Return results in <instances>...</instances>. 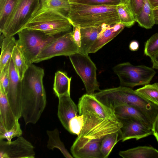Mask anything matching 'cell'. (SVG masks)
Masks as SVG:
<instances>
[{
	"mask_svg": "<svg viewBox=\"0 0 158 158\" xmlns=\"http://www.w3.org/2000/svg\"><path fill=\"white\" fill-rule=\"evenodd\" d=\"M77 106L79 114L83 117V125L71 148V153L91 141L120 131L122 124L114 110L102 104L94 95H83L79 98Z\"/></svg>",
	"mask_w": 158,
	"mask_h": 158,
	"instance_id": "cell-1",
	"label": "cell"
},
{
	"mask_svg": "<svg viewBox=\"0 0 158 158\" xmlns=\"http://www.w3.org/2000/svg\"><path fill=\"white\" fill-rule=\"evenodd\" d=\"M44 69L33 64L29 65L22 80V117L26 125L35 124L46 104L43 83Z\"/></svg>",
	"mask_w": 158,
	"mask_h": 158,
	"instance_id": "cell-2",
	"label": "cell"
},
{
	"mask_svg": "<svg viewBox=\"0 0 158 158\" xmlns=\"http://www.w3.org/2000/svg\"><path fill=\"white\" fill-rule=\"evenodd\" d=\"M70 2L67 17L72 26L80 28L120 23L117 6H96Z\"/></svg>",
	"mask_w": 158,
	"mask_h": 158,
	"instance_id": "cell-3",
	"label": "cell"
},
{
	"mask_svg": "<svg viewBox=\"0 0 158 158\" xmlns=\"http://www.w3.org/2000/svg\"><path fill=\"white\" fill-rule=\"evenodd\" d=\"M72 26L67 17L48 10L34 15L23 29L37 30L47 35H54L70 31Z\"/></svg>",
	"mask_w": 158,
	"mask_h": 158,
	"instance_id": "cell-4",
	"label": "cell"
},
{
	"mask_svg": "<svg viewBox=\"0 0 158 158\" xmlns=\"http://www.w3.org/2000/svg\"><path fill=\"white\" fill-rule=\"evenodd\" d=\"M110 99L115 107L124 104L135 107L145 115L152 124L158 113V106L130 87L120 86L115 88L111 93Z\"/></svg>",
	"mask_w": 158,
	"mask_h": 158,
	"instance_id": "cell-5",
	"label": "cell"
},
{
	"mask_svg": "<svg viewBox=\"0 0 158 158\" xmlns=\"http://www.w3.org/2000/svg\"><path fill=\"white\" fill-rule=\"evenodd\" d=\"M40 5V0H19L1 34L8 37L18 33L24 28Z\"/></svg>",
	"mask_w": 158,
	"mask_h": 158,
	"instance_id": "cell-6",
	"label": "cell"
},
{
	"mask_svg": "<svg viewBox=\"0 0 158 158\" xmlns=\"http://www.w3.org/2000/svg\"><path fill=\"white\" fill-rule=\"evenodd\" d=\"M64 33L50 35L40 30L24 28L18 33L19 39L17 40V45L29 65L33 63L34 60L45 45Z\"/></svg>",
	"mask_w": 158,
	"mask_h": 158,
	"instance_id": "cell-7",
	"label": "cell"
},
{
	"mask_svg": "<svg viewBox=\"0 0 158 158\" xmlns=\"http://www.w3.org/2000/svg\"><path fill=\"white\" fill-rule=\"evenodd\" d=\"M154 69L143 65H134L126 62L115 65L113 70L118 77L121 86L132 88L149 84L156 74Z\"/></svg>",
	"mask_w": 158,
	"mask_h": 158,
	"instance_id": "cell-8",
	"label": "cell"
},
{
	"mask_svg": "<svg viewBox=\"0 0 158 158\" xmlns=\"http://www.w3.org/2000/svg\"><path fill=\"white\" fill-rule=\"evenodd\" d=\"M69 56L75 71L84 84L87 94L93 95L95 91H100L97 79V68L88 54L78 52Z\"/></svg>",
	"mask_w": 158,
	"mask_h": 158,
	"instance_id": "cell-9",
	"label": "cell"
},
{
	"mask_svg": "<svg viewBox=\"0 0 158 158\" xmlns=\"http://www.w3.org/2000/svg\"><path fill=\"white\" fill-rule=\"evenodd\" d=\"M79 52L72 32H66L52 40L41 50L34 60L38 63L60 56H69Z\"/></svg>",
	"mask_w": 158,
	"mask_h": 158,
	"instance_id": "cell-10",
	"label": "cell"
},
{
	"mask_svg": "<svg viewBox=\"0 0 158 158\" xmlns=\"http://www.w3.org/2000/svg\"><path fill=\"white\" fill-rule=\"evenodd\" d=\"M34 148L22 136L13 141L0 140V158H34Z\"/></svg>",
	"mask_w": 158,
	"mask_h": 158,
	"instance_id": "cell-11",
	"label": "cell"
},
{
	"mask_svg": "<svg viewBox=\"0 0 158 158\" xmlns=\"http://www.w3.org/2000/svg\"><path fill=\"white\" fill-rule=\"evenodd\" d=\"M9 70L10 79L6 96L14 114L19 119L22 117V82L15 69L12 58Z\"/></svg>",
	"mask_w": 158,
	"mask_h": 158,
	"instance_id": "cell-12",
	"label": "cell"
},
{
	"mask_svg": "<svg viewBox=\"0 0 158 158\" xmlns=\"http://www.w3.org/2000/svg\"><path fill=\"white\" fill-rule=\"evenodd\" d=\"M118 119L122 124L120 130L122 142L131 139L137 140L153 134L152 128L139 120L133 118Z\"/></svg>",
	"mask_w": 158,
	"mask_h": 158,
	"instance_id": "cell-13",
	"label": "cell"
},
{
	"mask_svg": "<svg viewBox=\"0 0 158 158\" xmlns=\"http://www.w3.org/2000/svg\"><path fill=\"white\" fill-rule=\"evenodd\" d=\"M58 98L57 115L63 127L69 131V121L78 115V106L71 98L70 94H64Z\"/></svg>",
	"mask_w": 158,
	"mask_h": 158,
	"instance_id": "cell-14",
	"label": "cell"
},
{
	"mask_svg": "<svg viewBox=\"0 0 158 158\" xmlns=\"http://www.w3.org/2000/svg\"><path fill=\"white\" fill-rule=\"evenodd\" d=\"M125 26L119 23L112 25L103 24L98 36L91 47L89 53H94L111 40L119 33Z\"/></svg>",
	"mask_w": 158,
	"mask_h": 158,
	"instance_id": "cell-15",
	"label": "cell"
},
{
	"mask_svg": "<svg viewBox=\"0 0 158 158\" xmlns=\"http://www.w3.org/2000/svg\"><path fill=\"white\" fill-rule=\"evenodd\" d=\"M18 120L10 105L6 94L0 87V123L8 130L14 126Z\"/></svg>",
	"mask_w": 158,
	"mask_h": 158,
	"instance_id": "cell-16",
	"label": "cell"
},
{
	"mask_svg": "<svg viewBox=\"0 0 158 158\" xmlns=\"http://www.w3.org/2000/svg\"><path fill=\"white\" fill-rule=\"evenodd\" d=\"M101 28V26L80 28L81 45L79 48V52L88 54L91 48L98 36Z\"/></svg>",
	"mask_w": 158,
	"mask_h": 158,
	"instance_id": "cell-17",
	"label": "cell"
},
{
	"mask_svg": "<svg viewBox=\"0 0 158 158\" xmlns=\"http://www.w3.org/2000/svg\"><path fill=\"white\" fill-rule=\"evenodd\" d=\"M115 114L118 118H133L139 120L152 128V124L145 115L135 107L124 104L116 107Z\"/></svg>",
	"mask_w": 158,
	"mask_h": 158,
	"instance_id": "cell-18",
	"label": "cell"
},
{
	"mask_svg": "<svg viewBox=\"0 0 158 158\" xmlns=\"http://www.w3.org/2000/svg\"><path fill=\"white\" fill-rule=\"evenodd\" d=\"M103 139L90 141L82 148L72 153V155L76 158H103L101 151Z\"/></svg>",
	"mask_w": 158,
	"mask_h": 158,
	"instance_id": "cell-19",
	"label": "cell"
},
{
	"mask_svg": "<svg viewBox=\"0 0 158 158\" xmlns=\"http://www.w3.org/2000/svg\"><path fill=\"white\" fill-rule=\"evenodd\" d=\"M119 155L123 158H158V150L147 146H139L120 151Z\"/></svg>",
	"mask_w": 158,
	"mask_h": 158,
	"instance_id": "cell-20",
	"label": "cell"
},
{
	"mask_svg": "<svg viewBox=\"0 0 158 158\" xmlns=\"http://www.w3.org/2000/svg\"><path fill=\"white\" fill-rule=\"evenodd\" d=\"M40 7L34 15L46 10L57 11L67 17L70 7L69 0H40Z\"/></svg>",
	"mask_w": 158,
	"mask_h": 158,
	"instance_id": "cell-21",
	"label": "cell"
},
{
	"mask_svg": "<svg viewBox=\"0 0 158 158\" xmlns=\"http://www.w3.org/2000/svg\"><path fill=\"white\" fill-rule=\"evenodd\" d=\"M71 80V77H69L64 72L59 71L56 73L53 89L56 96L70 94Z\"/></svg>",
	"mask_w": 158,
	"mask_h": 158,
	"instance_id": "cell-22",
	"label": "cell"
},
{
	"mask_svg": "<svg viewBox=\"0 0 158 158\" xmlns=\"http://www.w3.org/2000/svg\"><path fill=\"white\" fill-rule=\"evenodd\" d=\"M136 22L142 27L150 29L155 24L153 10L149 0H144L143 6L140 14L135 17Z\"/></svg>",
	"mask_w": 158,
	"mask_h": 158,
	"instance_id": "cell-23",
	"label": "cell"
},
{
	"mask_svg": "<svg viewBox=\"0 0 158 158\" xmlns=\"http://www.w3.org/2000/svg\"><path fill=\"white\" fill-rule=\"evenodd\" d=\"M17 45V40L14 36L5 37L1 44V52L0 57V72L11 58L15 47Z\"/></svg>",
	"mask_w": 158,
	"mask_h": 158,
	"instance_id": "cell-24",
	"label": "cell"
},
{
	"mask_svg": "<svg viewBox=\"0 0 158 158\" xmlns=\"http://www.w3.org/2000/svg\"><path fill=\"white\" fill-rule=\"evenodd\" d=\"M47 133L48 138L47 147L48 149L53 150L54 148H56L60 151L65 157H73L69 152L64 143L61 141L59 131L57 128L52 131L47 130Z\"/></svg>",
	"mask_w": 158,
	"mask_h": 158,
	"instance_id": "cell-25",
	"label": "cell"
},
{
	"mask_svg": "<svg viewBox=\"0 0 158 158\" xmlns=\"http://www.w3.org/2000/svg\"><path fill=\"white\" fill-rule=\"evenodd\" d=\"M11 58L15 69L22 80L29 65L23 52L17 45L14 49Z\"/></svg>",
	"mask_w": 158,
	"mask_h": 158,
	"instance_id": "cell-26",
	"label": "cell"
},
{
	"mask_svg": "<svg viewBox=\"0 0 158 158\" xmlns=\"http://www.w3.org/2000/svg\"><path fill=\"white\" fill-rule=\"evenodd\" d=\"M121 134L120 131L108 134L103 138L101 146L103 158H107L115 144L121 140Z\"/></svg>",
	"mask_w": 158,
	"mask_h": 158,
	"instance_id": "cell-27",
	"label": "cell"
},
{
	"mask_svg": "<svg viewBox=\"0 0 158 158\" xmlns=\"http://www.w3.org/2000/svg\"><path fill=\"white\" fill-rule=\"evenodd\" d=\"M117 10L120 23L125 27H130L136 22L135 16L131 10L127 1L117 6Z\"/></svg>",
	"mask_w": 158,
	"mask_h": 158,
	"instance_id": "cell-28",
	"label": "cell"
},
{
	"mask_svg": "<svg viewBox=\"0 0 158 158\" xmlns=\"http://www.w3.org/2000/svg\"><path fill=\"white\" fill-rule=\"evenodd\" d=\"M19 0H0V32L2 30Z\"/></svg>",
	"mask_w": 158,
	"mask_h": 158,
	"instance_id": "cell-29",
	"label": "cell"
},
{
	"mask_svg": "<svg viewBox=\"0 0 158 158\" xmlns=\"http://www.w3.org/2000/svg\"><path fill=\"white\" fill-rule=\"evenodd\" d=\"M135 90L142 97L158 106V83L146 85Z\"/></svg>",
	"mask_w": 158,
	"mask_h": 158,
	"instance_id": "cell-30",
	"label": "cell"
},
{
	"mask_svg": "<svg viewBox=\"0 0 158 158\" xmlns=\"http://www.w3.org/2000/svg\"><path fill=\"white\" fill-rule=\"evenodd\" d=\"M18 120L14 126L8 130H6L4 126L0 123V140L6 139L8 141H10L13 138L22 136L23 132Z\"/></svg>",
	"mask_w": 158,
	"mask_h": 158,
	"instance_id": "cell-31",
	"label": "cell"
},
{
	"mask_svg": "<svg viewBox=\"0 0 158 158\" xmlns=\"http://www.w3.org/2000/svg\"><path fill=\"white\" fill-rule=\"evenodd\" d=\"M70 2L96 6H117L127 0H69Z\"/></svg>",
	"mask_w": 158,
	"mask_h": 158,
	"instance_id": "cell-32",
	"label": "cell"
},
{
	"mask_svg": "<svg viewBox=\"0 0 158 158\" xmlns=\"http://www.w3.org/2000/svg\"><path fill=\"white\" fill-rule=\"evenodd\" d=\"M158 52V32L152 35L145 42L144 53L150 58Z\"/></svg>",
	"mask_w": 158,
	"mask_h": 158,
	"instance_id": "cell-33",
	"label": "cell"
},
{
	"mask_svg": "<svg viewBox=\"0 0 158 158\" xmlns=\"http://www.w3.org/2000/svg\"><path fill=\"white\" fill-rule=\"evenodd\" d=\"M83 122L82 115H76L69 121V132L77 135H79L83 127Z\"/></svg>",
	"mask_w": 158,
	"mask_h": 158,
	"instance_id": "cell-34",
	"label": "cell"
},
{
	"mask_svg": "<svg viewBox=\"0 0 158 158\" xmlns=\"http://www.w3.org/2000/svg\"><path fill=\"white\" fill-rule=\"evenodd\" d=\"M10 59L0 72V87L3 90L6 95L7 93L10 81Z\"/></svg>",
	"mask_w": 158,
	"mask_h": 158,
	"instance_id": "cell-35",
	"label": "cell"
},
{
	"mask_svg": "<svg viewBox=\"0 0 158 158\" xmlns=\"http://www.w3.org/2000/svg\"><path fill=\"white\" fill-rule=\"evenodd\" d=\"M144 1V0H127L128 6L135 17L140 14Z\"/></svg>",
	"mask_w": 158,
	"mask_h": 158,
	"instance_id": "cell-36",
	"label": "cell"
},
{
	"mask_svg": "<svg viewBox=\"0 0 158 158\" xmlns=\"http://www.w3.org/2000/svg\"><path fill=\"white\" fill-rule=\"evenodd\" d=\"M72 35L74 41L79 48L81 45V33L80 28L77 26H73Z\"/></svg>",
	"mask_w": 158,
	"mask_h": 158,
	"instance_id": "cell-37",
	"label": "cell"
},
{
	"mask_svg": "<svg viewBox=\"0 0 158 158\" xmlns=\"http://www.w3.org/2000/svg\"><path fill=\"white\" fill-rule=\"evenodd\" d=\"M152 130L153 134L158 143V113L152 123Z\"/></svg>",
	"mask_w": 158,
	"mask_h": 158,
	"instance_id": "cell-38",
	"label": "cell"
},
{
	"mask_svg": "<svg viewBox=\"0 0 158 158\" xmlns=\"http://www.w3.org/2000/svg\"><path fill=\"white\" fill-rule=\"evenodd\" d=\"M152 63V67L158 69V52L150 58Z\"/></svg>",
	"mask_w": 158,
	"mask_h": 158,
	"instance_id": "cell-39",
	"label": "cell"
},
{
	"mask_svg": "<svg viewBox=\"0 0 158 158\" xmlns=\"http://www.w3.org/2000/svg\"><path fill=\"white\" fill-rule=\"evenodd\" d=\"M139 44L138 42L136 40H133L130 43L129 48L131 51H135L139 49Z\"/></svg>",
	"mask_w": 158,
	"mask_h": 158,
	"instance_id": "cell-40",
	"label": "cell"
},
{
	"mask_svg": "<svg viewBox=\"0 0 158 158\" xmlns=\"http://www.w3.org/2000/svg\"><path fill=\"white\" fill-rule=\"evenodd\" d=\"M149 1L152 10L158 7V0H149Z\"/></svg>",
	"mask_w": 158,
	"mask_h": 158,
	"instance_id": "cell-41",
	"label": "cell"
},
{
	"mask_svg": "<svg viewBox=\"0 0 158 158\" xmlns=\"http://www.w3.org/2000/svg\"><path fill=\"white\" fill-rule=\"evenodd\" d=\"M153 12L155 20L158 19V7L153 9Z\"/></svg>",
	"mask_w": 158,
	"mask_h": 158,
	"instance_id": "cell-42",
	"label": "cell"
},
{
	"mask_svg": "<svg viewBox=\"0 0 158 158\" xmlns=\"http://www.w3.org/2000/svg\"><path fill=\"white\" fill-rule=\"evenodd\" d=\"M155 24L158 25V19H155Z\"/></svg>",
	"mask_w": 158,
	"mask_h": 158,
	"instance_id": "cell-43",
	"label": "cell"
}]
</instances>
